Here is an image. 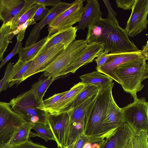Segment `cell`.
Returning <instances> with one entry per match:
<instances>
[{
    "instance_id": "8fae6325",
    "label": "cell",
    "mask_w": 148,
    "mask_h": 148,
    "mask_svg": "<svg viewBox=\"0 0 148 148\" xmlns=\"http://www.w3.org/2000/svg\"><path fill=\"white\" fill-rule=\"evenodd\" d=\"M70 114V110L56 115L47 113V125L53 134L58 148H65Z\"/></svg>"
},
{
    "instance_id": "52a82bcc",
    "label": "cell",
    "mask_w": 148,
    "mask_h": 148,
    "mask_svg": "<svg viewBox=\"0 0 148 148\" xmlns=\"http://www.w3.org/2000/svg\"><path fill=\"white\" fill-rule=\"evenodd\" d=\"M25 123L21 116L12 110L9 103L0 101V147L8 144Z\"/></svg>"
},
{
    "instance_id": "7a4b0ae2",
    "label": "cell",
    "mask_w": 148,
    "mask_h": 148,
    "mask_svg": "<svg viewBox=\"0 0 148 148\" xmlns=\"http://www.w3.org/2000/svg\"><path fill=\"white\" fill-rule=\"evenodd\" d=\"M145 59H139L122 64L112 71L115 81L124 90L130 94L134 100L137 93L143 88L142 82L148 77V65Z\"/></svg>"
},
{
    "instance_id": "5b68a950",
    "label": "cell",
    "mask_w": 148,
    "mask_h": 148,
    "mask_svg": "<svg viewBox=\"0 0 148 148\" xmlns=\"http://www.w3.org/2000/svg\"><path fill=\"white\" fill-rule=\"evenodd\" d=\"M125 123L134 134L148 132V103L145 97L134 99L133 103L121 108Z\"/></svg>"
},
{
    "instance_id": "484cf974",
    "label": "cell",
    "mask_w": 148,
    "mask_h": 148,
    "mask_svg": "<svg viewBox=\"0 0 148 148\" xmlns=\"http://www.w3.org/2000/svg\"><path fill=\"white\" fill-rule=\"evenodd\" d=\"M34 124L25 123L16 131L8 143L11 147L19 145L28 140L30 133Z\"/></svg>"
},
{
    "instance_id": "f35d334b",
    "label": "cell",
    "mask_w": 148,
    "mask_h": 148,
    "mask_svg": "<svg viewBox=\"0 0 148 148\" xmlns=\"http://www.w3.org/2000/svg\"><path fill=\"white\" fill-rule=\"evenodd\" d=\"M135 0H116V2L118 8L124 10L132 9Z\"/></svg>"
},
{
    "instance_id": "5bb4252c",
    "label": "cell",
    "mask_w": 148,
    "mask_h": 148,
    "mask_svg": "<svg viewBox=\"0 0 148 148\" xmlns=\"http://www.w3.org/2000/svg\"><path fill=\"white\" fill-rule=\"evenodd\" d=\"M86 85L81 82H79L53 104L41 110L49 114L56 115L71 110L75 100Z\"/></svg>"
},
{
    "instance_id": "30bf717a",
    "label": "cell",
    "mask_w": 148,
    "mask_h": 148,
    "mask_svg": "<svg viewBox=\"0 0 148 148\" xmlns=\"http://www.w3.org/2000/svg\"><path fill=\"white\" fill-rule=\"evenodd\" d=\"M125 29L128 36L135 37L147 29L148 0H135Z\"/></svg>"
},
{
    "instance_id": "e0dca14e",
    "label": "cell",
    "mask_w": 148,
    "mask_h": 148,
    "mask_svg": "<svg viewBox=\"0 0 148 148\" xmlns=\"http://www.w3.org/2000/svg\"><path fill=\"white\" fill-rule=\"evenodd\" d=\"M71 5L72 3L61 1L50 9L46 16L39 23H36L32 29L26 41L25 47L36 42L39 37L40 32L43 28L50 23L57 16L69 7Z\"/></svg>"
},
{
    "instance_id": "74e56055",
    "label": "cell",
    "mask_w": 148,
    "mask_h": 148,
    "mask_svg": "<svg viewBox=\"0 0 148 148\" xmlns=\"http://www.w3.org/2000/svg\"><path fill=\"white\" fill-rule=\"evenodd\" d=\"M108 52L106 51H102L99 54L95 59L97 64L96 69L100 68L105 63L108 58Z\"/></svg>"
},
{
    "instance_id": "60d3db41",
    "label": "cell",
    "mask_w": 148,
    "mask_h": 148,
    "mask_svg": "<svg viewBox=\"0 0 148 148\" xmlns=\"http://www.w3.org/2000/svg\"><path fill=\"white\" fill-rule=\"evenodd\" d=\"M34 4H37L41 6L46 7H54L60 3V0H32Z\"/></svg>"
},
{
    "instance_id": "7c38bea8",
    "label": "cell",
    "mask_w": 148,
    "mask_h": 148,
    "mask_svg": "<svg viewBox=\"0 0 148 148\" xmlns=\"http://www.w3.org/2000/svg\"><path fill=\"white\" fill-rule=\"evenodd\" d=\"M65 49L64 45L60 44L36 56L32 60L31 65L24 74L23 80L35 74L44 71Z\"/></svg>"
},
{
    "instance_id": "2e32d148",
    "label": "cell",
    "mask_w": 148,
    "mask_h": 148,
    "mask_svg": "<svg viewBox=\"0 0 148 148\" xmlns=\"http://www.w3.org/2000/svg\"><path fill=\"white\" fill-rule=\"evenodd\" d=\"M134 134L130 127L125 123L103 140L100 148H126Z\"/></svg>"
},
{
    "instance_id": "7402d4cb",
    "label": "cell",
    "mask_w": 148,
    "mask_h": 148,
    "mask_svg": "<svg viewBox=\"0 0 148 148\" xmlns=\"http://www.w3.org/2000/svg\"><path fill=\"white\" fill-rule=\"evenodd\" d=\"M81 82L86 85H94L99 89H102L113 83V79L97 71L86 73L80 76Z\"/></svg>"
},
{
    "instance_id": "277c9868",
    "label": "cell",
    "mask_w": 148,
    "mask_h": 148,
    "mask_svg": "<svg viewBox=\"0 0 148 148\" xmlns=\"http://www.w3.org/2000/svg\"><path fill=\"white\" fill-rule=\"evenodd\" d=\"M9 103L12 110L26 123L47 124V113L38 108L40 104L30 90L13 98Z\"/></svg>"
},
{
    "instance_id": "603a6c76",
    "label": "cell",
    "mask_w": 148,
    "mask_h": 148,
    "mask_svg": "<svg viewBox=\"0 0 148 148\" xmlns=\"http://www.w3.org/2000/svg\"><path fill=\"white\" fill-rule=\"evenodd\" d=\"M32 62V60L24 62L18 61L13 65L9 80L10 87L15 84L18 86L23 81V76L31 65Z\"/></svg>"
},
{
    "instance_id": "44dd1931",
    "label": "cell",
    "mask_w": 148,
    "mask_h": 148,
    "mask_svg": "<svg viewBox=\"0 0 148 148\" xmlns=\"http://www.w3.org/2000/svg\"><path fill=\"white\" fill-rule=\"evenodd\" d=\"M27 2V0H0V20L3 24L10 22Z\"/></svg>"
},
{
    "instance_id": "d590c367",
    "label": "cell",
    "mask_w": 148,
    "mask_h": 148,
    "mask_svg": "<svg viewBox=\"0 0 148 148\" xmlns=\"http://www.w3.org/2000/svg\"><path fill=\"white\" fill-rule=\"evenodd\" d=\"M108 11V15L106 19L112 23L117 25H119V22L116 19V16L117 13L112 8V5L109 1L108 0H103Z\"/></svg>"
},
{
    "instance_id": "9a60e30c",
    "label": "cell",
    "mask_w": 148,
    "mask_h": 148,
    "mask_svg": "<svg viewBox=\"0 0 148 148\" xmlns=\"http://www.w3.org/2000/svg\"><path fill=\"white\" fill-rule=\"evenodd\" d=\"M125 123L121 108L112 98L102 124L103 139L108 137Z\"/></svg>"
},
{
    "instance_id": "4dcf8cb0",
    "label": "cell",
    "mask_w": 148,
    "mask_h": 148,
    "mask_svg": "<svg viewBox=\"0 0 148 148\" xmlns=\"http://www.w3.org/2000/svg\"><path fill=\"white\" fill-rule=\"evenodd\" d=\"M99 90L98 87L94 85H86L75 100L71 110L89 97L97 94Z\"/></svg>"
},
{
    "instance_id": "4fadbf2b",
    "label": "cell",
    "mask_w": 148,
    "mask_h": 148,
    "mask_svg": "<svg viewBox=\"0 0 148 148\" xmlns=\"http://www.w3.org/2000/svg\"><path fill=\"white\" fill-rule=\"evenodd\" d=\"M103 43L99 42L88 45L84 52L59 73L54 79L69 73H74L81 66L92 62L99 54L103 51Z\"/></svg>"
},
{
    "instance_id": "83f0119b",
    "label": "cell",
    "mask_w": 148,
    "mask_h": 148,
    "mask_svg": "<svg viewBox=\"0 0 148 148\" xmlns=\"http://www.w3.org/2000/svg\"><path fill=\"white\" fill-rule=\"evenodd\" d=\"M36 132L35 133L31 132L29 138L38 137L44 140L46 142L49 140L56 141L53 134L47 124L36 123L34 124L32 128Z\"/></svg>"
},
{
    "instance_id": "4316f807",
    "label": "cell",
    "mask_w": 148,
    "mask_h": 148,
    "mask_svg": "<svg viewBox=\"0 0 148 148\" xmlns=\"http://www.w3.org/2000/svg\"><path fill=\"white\" fill-rule=\"evenodd\" d=\"M54 81L52 78L45 77L32 86L30 90L40 104L43 101V98L47 90Z\"/></svg>"
},
{
    "instance_id": "ee69618b",
    "label": "cell",
    "mask_w": 148,
    "mask_h": 148,
    "mask_svg": "<svg viewBox=\"0 0 148 148\" xmlns=\"http://www.w3.org/2000/svg\"><path fill=\"white\" fill-rule=\"evenodd\" d=\"M0 148H11V147L8 145V144L0 147Z\"/></svg>"
},
{
    "instance_id": "8d00e7d4",
    "label": "cell",
    "mask_w": 148,
    "mask_h": 148,
    "mask_svg": "<svg viewBox=\"0 0 148 148\" xmlns=\"http://www.w3.org/2000/svg\"><path fill=\"white\" fill-rule=\"evenodd\" d=\"M50 9L46 7L40 5L39 8L36 10L33 17L35 22L39 20H42L44 19L48 14Z\"/></svg>"
},
{
    "instance_id": "ab89813d",
    "label": "cell",
    "mask_w": 148,
    "mask_h": 148,
    "mask_svg": "<svg viewBox=\"0 0 148 148\" xmlns=\"http://www.w3.org/2000/svg\"><path fill=\"white\" fill-rule=\"evenodd\" d=\"M11 148H48L28 140L21 144L11 147Z\"/></svg>"
},
{
    "instance_id": "ac0fdd59",
    "label": "cell",
    "mask_w": 148,
    "mask_h": 148,
    "mask_svg": "<svg viewBox=\"0 0 148 148\" xmlns=\"http://www.w3.org/2000/svg\"><path fill=\"white\" fill-rule=\"evenodd\" d=\"M77 31L76 26H72L47 36V40L36 56L60 44H63L65 49L75 40Z\"/></svg>"
},
{
    "instance_id": "836d02e7",
    "label": "cell",
    "mask_w": 148,
    "mask_h": 148,
    "mask_svg": "<svg viewBox=\"0 0 148 148\" xmlns=\"http://www.w3.org/2000/svg\"><path fill=\"white\" fill-rule=\"evenodd\" d=\"M13 67V65L11 62L8 64L4 77L0 80V93L2 91L6 90L9 86V80Z\"/></svg>"
},
{
    "instance_id": "ffe728a7",
    "label": "cell",
    "mask_w": 148,
    "mask_h": 148,
    "mask_svg": "<svg viewBox=\"0 0 148 148\" xmlns=\"http://www.w3.org/2000/svg\"><path fill=\"white\" fill-rule=\"evenodd\" d=\"M81 19L76 26L77 30H84L93 21L102 18V14L100 5L97 0H87Z\"/></svg>"
},
{
    "instance_id": "d4e9b609",
    "label": "cell",
    "mask_w": 148,
    "mask_h": 148,
    "mask_svg": "<svg viewBox=\"0 0 148 148\" xmlns=\"http://www.w3.org/2000/svg\"><path fill=\"white\" fill-rule=\"evenodd\" d=\"M97 94L89 97L75 108L70 110V123H81L84 125L86 113L89 106L95 99Z\"/></svg>"
},
{
    "instance_id": "ba28073f",
    "label": "cell",
    "mask_w": 148,
    "mask_h": 148,
    "mask_svg": "<svg viewBox=\"0 0 148 148\" xmlns=\"http://www.w3.org/2000/svg\"><path fill=\"white\" fill-rule=\"evenodd\" d=\"M84 0H76L69 8L57 16L48 24L47 36L62 29L73 26L81 20L83 12V3Z\"/></svg>"
},
{
    "instance_id": "f1b7e54d",
    "label": "cell",
    "mask_w": 148,
    "mask_h": 148,
    "mask_svg": "<svg viewBox=\"0 0 148 148\" xmlns=\"http://www.w3.org/2000/svg\"><path fill=\"white\" fill-rule=\"evenodd\" d=\"M10 32V25L9 22L3 24L0 27V62L3 60L4 53L6 51L9 44L12 42L9 40Z\"/></svg>"
},
{
    "instance_id": "6da1fadb",
    "label": "cell",
    "mask_w": 148,
    "mask_h": 148,
    "mask_svg": "<svg viewBox=\"0 0 148 148\" xmlns=\"http://www.w3.org/2000/svg\"><path fill=\"white\" fill-rule=\"evenodd\" d=\"M112 83L99 89L89 106L84 121V135L90 138L103 140L102 124L113 98Z\"/></svg>"
},
{
    "instance_id": "3957f363",
    "label": "cell",
    "mask_w": 148,
    "mask_h": 148,
    "mask_svg": "<svg viewBox=\"0 0 148 148\" xmlns=\"http://www.w3.org/2000/svg\"><path fill=\"white\" fill-rule=\"evenodd\" d=\"M102 26L101 33L96 42H102L103 51L116 53L137 51L139 50L129 38L125 29L106 18L99 20Z\"/></svg>"
},
{
    "instance_id": "8992f818",
    "label": "cell",
    "mask_w": 148,
    "mask_h": 148,
    "mask_svg": "<svg viewBox=\"0 0 148 148\" xmlns=\"http://www.w3.org/2000/svg\"><path fill=\"white\" fill-rule=\"evenodd\" d=\"M88 45L83 39L73 41L44 70V76L54 80L55 77L83 53Z\"/></svg>"
},
{
    "instance_id": "e575fe53",
    "label": "cell",
    "mask_w": 148,
    "mask_h": 148,
    "mask_svg": "<svg viewBox=\"0 0 148 148\" xmlns=\"http://www.w3.org/2000/svg\"><path fill=\"white\" fill-rule=\"evenodd\" d=\"M67 91L55 94L49 98L43 100L42 103L38 106V108L42 110L49 107L59 99Z\"/></svg>"
},
{
    "instance_id": "cb8c5ba5",
    "label": "cell",
    "mask_w": 148,
    "mask_h": 148,
    "mask_svg": "<svg viewBox=\"0 0 148 148\" xmlns=\"http://www.w3.org/2000/svg\"><path fill=\"white\" fill-rule=\"evenodd\" d=\"M45 37L27 47L21 46L18 53L19 58L18 61L26 62L33 60L41 49L47 38Z\"/></svg>"
},
{
    "instance_id": "d6a6232c",
    "label": "cell",
    "mask_w": 148,
    "mask_h": 148,
    "mask_svg": "<svg viewBox=\"0 0 148 148\" xmlns=\"http://www.w3.org/2000/svg\"><path fill=\"white\" fill-rule=\"evenodd\" d=\"M25 31L20 32L16 36L17 41L16 45L12 52L3 60L0 65V69L14 55L18 53L20 48L22 46V40L24 39Z\"/></svg>"
},
{
    "instance_id": "f546056e",
    "label": "cell",
    "mask_w": 148,
    "mask_h": 148,
    "mask_svg": "<svg viewBox=\"0 0 148 148\" xmlns=\"http://www.w3.org/2000/svg\"><path fill=\"white\" fill-rule=\"evenodd\" d=\"M87 27L88 32L85 40L86 42L88 45L96 42L102 30L99 20H94Z\"/></svg>"
},
{
    "instance_id": "d6986e66",
    "label": "cell",
    "mask_w": 148,
    "mask_h": 148,
    "mask_svg": "<svg viewBox=\"0 0 148 148\" xmlns=\"http://www.w3.org/2000/svg\"><path fill=\"white\" fill-rule=\"evenodd\" d=\"M40 6L37 4H34L32 0H27V2L23 8L10 21V32L9 40H11L14 36V34L17 29L33 17Z\"/></svg>"
},
{
    "instance_id": "9c48e42d",
    "label": "cell",
    "mask_w": 148,
    "mask_h": 148,
    "mask_svg": "<svg viewBox=\"0 0 148 148\" xmlns=\"http://www.w3.org/2000/svg\"><path fill=\"white\" fill-rule=\"evenodd\" d=\"M148 43L147 41L145 45L141 50L133 52L120 53H109L108 58L105 63L99 68L97 71L106 75L115 81L112 71L119 66L131 61L148 59Z\"/></svg>"
},
{
    "instance_id": "1f68e13d",
    "label": "cell",
    "mask_w": 148,
    "mask_h": 148,
    "mask_svg": "<svg viewBox=\"0 0 148 148\" xmlns=\"http://www.w3.org/2000/svg\"><path fill=\"white\" fill-rule=\"evenodd\" d=\"M148 133L141 132L134 135L130 140L132 148H148Z\"/></svg>"
},
{
    "instance_id": "7bdbcfd3",
    "label": "cell",
    "mask_w": 148,
    "mask_h": 148,
    "mask_svg": "<svg viewBox=\"0 0 148 148\" xmlns=\"http://www.w3.org/2000/svg\"><path fill=\"white\" fill-rule=\"evenodd\" d=\"M90 138L84 134L81 136L73 145L71 148H83Z\"/></svg>"
},
{
    "instance_id": "b9f144b4",
    "label": "cell",
    "mask_w": 148,
    "mask_h": 148,
    "mask_svg": "<svg viewBox=\"0 0 148 148\" xmlns=\"http://www.w3.org/2000/svg\"><path fill=\"white\" fill-rule=\"evenodd\" d=\"M103 140L90 138L83 148H100Z\"/></svg>"
}]
</instances>
